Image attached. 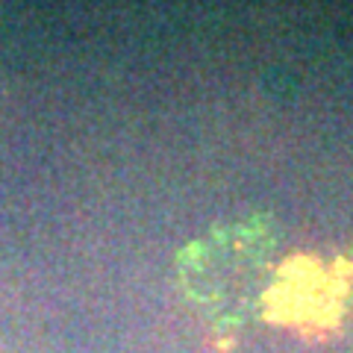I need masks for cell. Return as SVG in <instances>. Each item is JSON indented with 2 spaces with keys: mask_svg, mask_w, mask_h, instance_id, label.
<instances>
[]
</instances>
